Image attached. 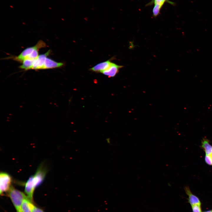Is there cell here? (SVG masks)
Masks as SVG:
<instances>
[{
    "mask_svg": "<svg viewBox=\"0 0 212 212\" xmlns=\"http://www.w3.org/2000/svg\"><path fill=\"white\" fill-rule=\"evenodd\" d=\"M47 172V168L43 163H42L38 167L35 173L31 176L24 184L25 193L32 202L35 188L42 183Z\"/></svg>",
    "mask_w": 212,
    "mask_h": 212,
    "instance_id": "cell-1",
    "label": "cell"
},
{
    "mask_svg": "<svg viewBox=\"0 0 212 212\" xmlns=\"http://www.w3.org/2000/svg\"><path fill=\"white\" fill-rule=\"evenodd\" d=\"M46 46V43L43 41L40 40L35 46L25 49L18 56L14 57L13 59L14 60L21 62H23L26 59H35L39 56V50Z\"/></svg>",
    "mask_w": 212,
    "mask_h": 212,
    "instance_id": "cell-2",
    "label": "cell"
},
{
    "mask_svg": "<svg viewBox=\"0 0 212 212\" xmlns=\"http://www.w3.org/2000/svg\"><path fill=\"white\" fill-rule=\"evenodd\" d=\"M8 194L17 212H22V204L24 200L27 196L12 186L8 192Z\"/></svg>",
    "mask_w": 212,
    "mask_h": 212,
    "instance_id": "cell-3",
    "label": "cell"
},
{
    "mask_svg": "<svg viewBox=\"0 0 212 212\" xmlns=\"http://www.w3.org/2000/svg\"><path fill=\"white\" fill-rule=\"evenodd\" d=\"M12 179L11 176L7 173L1 172L0 173V193L2 195L8 192L11 187Z\"/></svg>",
    "mask_w": 212,
    "mask_h": 212,
    "instance_id": "cell-4",
    "label": "cell"
},
{
    "mask_svg": "<svg viewBox=\"0 0 212 212\" xmlns=\"http://www.w3.org/2000/svg\"><path fill=\"white\" fill-rule=\"evenodd\" d=\"M50 53V50H49L45 53L39 55L38 57L34 60L32 69H43L45 59Z\"/></svg>",
    "mask_w": 212,
    "mask_h": 212,
    "instance_id": "cell-5",
    "label": "cell"
},
{
    "mask_svg": "<svg viewBox=\"0 0 212 212\" xmlns=\"http://www.w3.org/2000/svg\"><path fill=\"white\" fill-rule=\"evenodd\" d=\"M123 67V66L119 65L112 62L109 67L102 73L109 77H113L118 73L120 69Z\"/></svg>",
    "mask_w": 212,
    "mask_h": 212,
    "instance_id": "cell-6",
    "label": "cell"
},
{
    "mask_svg": "<svg viewBox=\"0 0 212 212\" xmlns=\"http://www.w3.org/2000/svg\"><path fill=\"white\" fill-rule=\"evenodd\" d=\"M111 63L112 62L109 60L101 62L91 68L90 70L94 72L102 73L109 67Z\"/></svg>",
    "mask_w": 212,
    "mask_h": 212,
    "instance_id": "cell-7",
    "label": "cell"
},
{
    "mask_svg": "<svg viewBox=\"0 0 212 212\" xmlns=\"http://www.w3.org/2000/svg\"><path fill=\"white\" fill-rule=\"evenodd\" d=\"M184 189L186 194L188 196V202L191 206L197 204L201 205V202L199 198L192 193L188 186L185 187Z\"/></svg>",
    "mask_w": 212,
    "mask_h": 212,
    "instance_id": "cell-8",
    "label": "cell"
},
{
    "mask_svg": "<svg viewBox=\"0 0 212 212\" xmlns=\"http://www.w3.org/2000/svg\"><path fill=\"white\" fill-rule=\"evenodd\" d=\"M64 64L63 63L56 62L47 57L45 59L43 69L60 67L63 66Z\"/></svg>",
    "mask_w": 212,
    "mask_h": 212,
    "instance_id": "cell-9",
    "label": "cell"
},
{
    "mask_svg": "<svg viewBox=\"0 0 212 212\" xmlns=\"http://www.w3.org/2000/svg\"><path fill=\"white\" fill-rule=\"evenodd\" d=\"M210 141L206 138H203L201 142V147L204 151L206 155L212 154V146L210 144Z\"/></svg>",
    "mask_w": 212,
    "mask_h": 212,
    "instance_id": "cell-10",
    "label": "cell"
},
{
    "mask_svg": "<svg viewBox=\"0 0 212 212\" xmlns=\"http://www.w3.org/2000/svg\"><path fill=\"white\" fill-rule=\"evenodd\" d=\"M31 201L27 196L24 200L21 206L22 212H32L30 206V202Z\"/></svg>",
    "mask_w": 212,
    "mask_h": 212,
    "instance_id": "cell-11",
    "label": "cell"
},
{
    "mask_svg": "<svg viewBox=\"0 0 212 212\" xmlns=\"http://www.w3.org/2000/svg\"><path fill=\"white\" fill-rule=\"evenodd\" d=\"M167 2L170 4L174 6L175 4L174 2L169 1V0H152L146 5V6L152 5L153 4H157L163 7L165 2Z\"/></svg>",
    "mask_w": 212,
    "mask_h": 212,
    "instance_id": "cell-12",
    "label": "cell"
},
{
    "mask_svg": "<svg viewBox=\"0 0 212 212\" xmlns=\"http://www.w3.org/2000/svg\"><path fill=\"white\" fill-rule=\"evenodd\" d=\"M34 60L26 59L24 60L22 64L19 67V68L25 70L32 69Z\"/></svg>",
    "mask_w": 212,
    "mask_h": 212,
    "instance_id": "cell-13",
    "label": "cell"
},
{
    "mask_svg": "<svg viewBox=\"0 0 212 212\" xmlns=\"http://www.w3.org/2000/svg\"><path fill=\"white\" fill-rule=\"evenodd\" d=\"M162 7L158 5H154L152 11L153 17H156L160 14V11Z\"/></svg>",
    "mask_w": 212,
    "mask_h": 212,
    "instance_id": "cell-14",
    "label": "cell"
},
{
    "mask_svg": "<svg viewBox=\"0 0 212 212\" xmlns=\"http://www.w3.org/2000/svg\"><path fill=\"white\" fill-rule=\"evenodd\" d=\"M32 202H30L32 212H44L42 209L34 205Z\"/></svg>",
    "mask_w": 212,
    "mask_h": 212,
    "instance_id": "cell-15",
    "label": "cell"
},
{
    "mask_svg": "<svg viewBox=\"0 0 212 212\" xmlns=\"http://www.w3.org/2000/svg\"><path fill=\"white\" fill-rule=\"evenodd\" d=\"M193 212H201V205H195L191 206Z\"/></svg>",
    "mask_w": 212,
    "mask_h": 212,
    "instance_id": "cell-16",
    "label": "cell"
},
{
    "mask_svg": "<svg viewBox=\"0 0 212 212\" xmlns=\"http://www.w3.org/2000/svg\"><path fill=\"white\" fill-rule=\"evenodd\" d=\"M205 160L207 164L209 165H212V158L210 155H206Z\"/></svg>",
    "mask_w": 212,
    "mask_h": 212,
    "instance_id": "cell-17",
    "label": "cell"
},
{
    "mask_svg": "<svg viewBox=\"0 0 212 212\" xmlns=\"http://www.w3.org/2000/svg\"><path fill=\"white\" fill-rule=\"evenodd\" d=\"M210 155L211 156V158H212V154L211 155Z\"/></svg>",
    "mask_w": 212,
    "mask_h": 212,
    "instance_id": "cell-18",
    "label": "cell"
}]
</instances>
